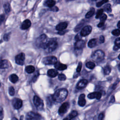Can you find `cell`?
I'll return each mask as SVG.
<instances>
[{
    "mask_svg": "<svg viewBox=\"0 0 120 120\" xmlns=\"http://www.w3.org/2000/svg\"><path fill=\"white\" fill-rule=\"evenodd\" d=\"M96 43H97V40L95 38H93L90 39L88 43V45L89 47L90 48H93L94 47H95L96 45Z\"/></svg>",
    "mask_w": 120,
    "mask_h": 120,
    "instance_id": "obj_25",
    "label": "cell"
},
{
    "mask_svg": "<svg viewBox=\"0 0 120 120\" xmlns=\"http://www.w3.org/2000/svg\"><path fill=\"white\" fill-rule=\"evenodd\" d=\"M114 43H115V45H116L120 47V40L119 38L116 39Z\"/></svg>",
    "mask_w": 120,
    "mask_h": 120,
    "instance_id": "obj_43",
    "label": "cell"
},
{
    "mask_svg": "<svg viewBox=\"0 0 120 120\" xmlns=\"http://www.w3.org/2000/svg\"><path fill=\"white\" fill-rule=\"evenodd\" d=\"M101 96H102V93L100 91L93 92L89 93L88 95V98L90 99L96 98L97 99H99L101 98Z\"/></svg>",
    "mask_w": 120,
    "mask_h": 120,
    "instance_id": "obj_13",
    "label": "cell"
},
{
    "mask_svg": "<svg viewBox=\"0 0 120 120\" xmlns=\"http://www.w3.org/2000/svg\"><path fill=\"white\" fill-rule=\"evenodd\" d=\"M47 105L49 106V105H51L52 104V102L53 101H54L52 98V97H47Z\"/></svg>",
    "mask_w": 120,
    "mask_h": 120,
    "instance_id": "obj_35",
    "label": "cell"
},
{
    "mask_svg": "<svg viewBox=\"0 0 120 120\" xmlns=\"http://www.w3.org/2000/svg\"><path fill=\"white\" fill-rule=\"evenodd\" d=\"M115 101V98H114V97L113 96H112L111 98V99L110 100V103H113Z\"/></svg>",
    "mask_w": 120,
    "mask_h": 120,
    "instance_id": "obj_50",
    "label": "cell"
},
{
    "mask_svg": "<svg viewBox=\"0 0 120 120\" xmlns=\"http://www.w3.org/2000/svg\"><path fill=\"white\" fill-rule=\"evenodd\" d=\"M85 95L84 94H81L78 98V104L80 106H84L86 104V100L85 99Z\"/></svg>",
    "mask_w": 120,
    "mask_h": 120,
    "instance_id": "obj_18",
    "label": "cell"
},
{
    "mask_svg": "<svg viewBox=\"0 0 120 120\" xmlns=\"http://www.w3.org/2000/svg\"><path fill=\"white\" fill-rule=\"evenodd\" d=\"M10 66V62L7 60L0 59V68H7Z\"/></svg>",
    "mask_w": 120,
    "mask_h": 120,
    "instance_id": "obj_15",
    "label": "cell"
},
{
    "mask_svg": "<svg viewBox=\"0 0 120 120\" xmlns=\"http://www.w3.org/2000/svg\"><path fill=\"white\" fill-rule=\"evenodd\" d=\"M12 119H15V120H17V119H16V118H13Z\"/></svg>",
    "mask_w": 120,
    "mask_h": 120,
    "instance_id": "obj_56",
    "label": "cell"
},
{
    "mask_svg": "<svg viewBox=\"0 0 120 120\" xmlns=\"http://www.w3.org/2000/svg\"><path fill=\"white\" fill-rule=\"evenodd\" d=\"M120 47H119L118 46H117V45H114V46H113V50H114V51H116V50H119V49H120Z\"/></svg>",
    "mask_w": 120,
    "mask_h": 120,
    "instance_id": "obj_51",
    "label": "cell"
},
{
    "mask_svg": "<svg viewBox=\"0 0 120 120\" xmlns=\"http://www.w3.org/2000/svg\"><path fill=\"white\" fill-rule=\"evenodd\" d=\"M5 15L4 14H1L0 15V25L2 24V23L3 22V21L5 20Z\"/></svg>",
    "mask_w": 120,
    "mask_h": 120,
    "instance_id": "obj_42",
    "label": "cell"
},
{
    "mask_svg": "<svg viewBox=\"0 0 120 120\" xmlns=\"http://www.w3.org/2000/svg\"><path fill=\"white\" fill-rule=\"evenodd\" d=\"M58 74V72L57 70L54 69H51L48 70L47 71V75L52 78L55 77Z\"/></svg>",
    "mask_w": 120,
    "mask_h": 120,
    "instance_id": "obj_21",
    "label": "cell"
},
{
    "mask_svg": "<svg viewBox=\"0 0 120 120\" xmlns=\"http://www.w3.org/2000/svg\"><path fill=\"white\" fill-rule=\"evenodd\" d=\"M3 118V113L2 112V108L0 109V120H2Z\"/></svg>",
    "mask_w": 120,
    "mask_h": 120,
    "instance_id": "obj_48",
    "label": "cell"
},
{
    "mask_svg": "<svg viewBox=\"0 0 120 120\" xmlns=\"http://www.w3.org/2000/svg\"><path fill=\"white\" fill-rule=\"evenodd\" d=\"M118 59L120 60V55H119V56H118Z\"/></svg>",
    "mask_w": 120,
    "mask_h": 120,
    "instance_id": "obj_57",
    "label": "cell"
},
{
    "mask_svg": "<svg viewBox=\"0 0 120 120\" xmlns=\"http://www.w3.org/2000/svg\"><path fill=\"white\" fill-rule=\"evenodd\" d=\"M109 0H102L101 1L96 3V6L97 7H100L102 6L103 4L107 3Z\"/></svg>",
    "mask_w": 120,
    "mask_h": 120,
    "instance_id": "obj_32",
    "label": "cell"
},
{
    "mask_svg": "<svg viewBox=\"0 0 120 120\" xmlns=\"http://www.w3.org/2000/svg\"><path fill=\"white\" fill-rule=\"evenodd\" d=\"M105 53L101 50L95 51L92 55L91 58L92 60L96 62H100L103 60L105 58Z\"/></svg>",
    "mask_w": 120,
    "mask_h": 120,
    "instance_id": "obj_4",
    "label": "cell"
},
{
    "mask_svg": "<svg viewBox=\"0 0 120 120\" xmlns=\"http://www.w3.org/2000/svg\"><path fill=\"white\" fill-rule=\"evenodd\" d=\"M86 66L87 68H88L89 69H93L95 67V64L94 62H91V61H89V62H87L86 63Z\"/></svg>",
    "mask_w": 120,
    "mask_h": 120,
    "instance_id": "obj_29",
    "label": "cell"
},
{
    "mask_svg": "<svg viewBox=\"0 0 120 120\" xmlns=\"http://www.w3.org/2000/svg\"><path fill=\"white\" fill-rule=\"evenodd\" d=\"M104 12V9H100L98 10L97 13L96 15V18L98 19L100 17V16Z\"/></svg>",
    "mask_w": 120,
    "mask_h": 120,
    "instance_id": "obj_34",
    "label": "cell"
},
{
    "mask_svg": "<svg viewBox=\"0 0 120 120\" xmlns=\"http://www.w3.org/2000/svg\"><path fill=\"white\" fill-rule=\"evenodd\" d=\"M100 22L98 24V28H101L103 27L105 24V22L107 19V15L105 14H102L100 16Z\"/></svg>",
    "mask_w": 120,
    "mask_h": 120,
    "instance_id": "obj_19",
    "label": "cell"
},
{
    "mask_svg": "<svg viewBox=\"0 0 120 120\" xmlns=\"http://www.w3.org/2000/svg\"><path fill=\"white\" fill-rule=\"evenodd\" d=\"M68 23L66 22H61L57 25L56 26V29L58 31H60L66 29Z\"/></svg>",
    "mask_w": 120,
    "mask_h": 120,
    "instance_id": "obj_20",
    "label": "cell"
},
{
    "mask_svg": "<svg viewBox=\"0 0 120 120\" xmlns=\"http://www.w3.org/2000/svg\"><path fill=\"white\" fill-rule=\"evenodd\" d=\"M78 114V113H77V112L76 111H72L68 115V120H70V119H72L75 117Z\"/></svg>",
    "mask_w": 120,
    "mask_h": 120,
    "instance_id": "obj_28",
    "label": "cell"
},
{
    "mask_svg": "<svg viewBox=\"0 0 120 120\" xmlns=\"http://www.w3.org/2000/svg\"><path fill=\"white\" fill-rule=\"evenodd\" d=\"M0 85H1V84H0Z\"/></svg>",
    "mask_w": 120,
    "mask_h": 120,
    "instance_id": "obj_59",
    "label": "cell"
},
{
    "mask_svg": "<svg viewBox=\"0 0 120 120\" xmlns=\"http://www.w3.org/2000/svg\"><path fill=\"white\" fill-rule=\"evenodd\" d=\"M12 104L13 107L15 109H20L22 105V100L18 98H15L12 101Z\"/></svg>",
    "mask_w": 120,
    "mask_h": 120,
    "instance_id": "obj_10",
    "label": "cell"
},
{
    "mask_svg": "<svg viewBox=\"0 0 120 120\" xmlns=\"http://www.w3.org/2000/svg\"><path fill=\"white\" fill-rule=\"evenodd\" d=\"M25 54L23 52H21L16 55L15 60L16 64L19 65H23L24 63Z\"/></svg>",
    "mask_w": 120,
    "mask_h": 120,
    "instance_id": "obj_7",
    "label": "cell"
},
{
    "mask_svg": "<svg viewBox=\"0 0 120 120\" xmlns=\"http://www.w3.org/2000/svg\"><path fill=\"white\" fill-rule=\"evenodd\" d=\"M112 35H113L114 36H119L120 35V30L118 29H115V30H113L112 31Z\"/></svg>",
    "mask_w": 120,
    "mask_h": 120,
    "instance_id": "obj_36",
    "label": "cell"
},
{
    "mask_svg": "<svg viewBox=\"0 0 120 120\" xmlns=\"http://www.w3.org/2000/svg\"><path fill=\"white\" fill-rule=\"evenodd\" d=\"M118 68H119V70H120V64H119V66H118Z\"/></svg>",
    "mask_w": 120,
    "mask_h": 120,
    "instance_id": "obj_55",
    "label": "cell"
},
{
    "mask_svg": "<svg viewBox=\"0 0 120 120\" xmlns=\"http://www.w3.org/2000/svg\"><path fill=\"white\" fill-rule=\"evenodd\" d=\"M31 26V22L29 19L25 20L21 25V29L22 30H26Z\"/></svg>",
    "mask_w": 120,
    "mask_h": 120,
    "instance_id": "obj_16",
    "label": "cell"
},
{
    "mask_svg": "<svg viewBox=\"0 0 120 120\" xmlns=\"http://www.w3.org/2000/svg\"><path fill=\"white\" fill-rule=\"evenodd\" d=\"M85 43L84 40L80 39L75 43L74 47L75 50H82V49L85 46Z\"/></svg>",
    "mask_w": 120,
    "mask_h": 120,
    "instance_id": "obj_11",
    "label": "cell"
},
{
    "mask_svg": "<svg viewBox=\"0 0 120 120\" xmlns=\"http://www.w3.org/2000/svg\"><path fill=\"white\" fill-rule=\"evenodd\" d=\"M9 79L10 81V82H11L12 83H15L19 79L18 76L15 75V74H12L9 77Z\"/></svg>",
    "mask_w": 120,
    "mask_h": 120,
    "instance_id": "obj_23",
    "label": "cell"
},
{
    "mask_svg": "<svg viewBox=\"0 0 120 120\" xmlns=\"http://www.w3.org/2000/svg\"><path fill=\"white\" fill-rule=\"evenodd\" d=\"M33 102L36 108L39 110L43 109L44 106V103L43 100L40 98L38 96L35 95L33 98Z\"/></svg>",
    "mask_w": 120,
    "mask_h": 120,
    "instance_id": "obj_6",
    "label": "cell"
},
{
    "mask_svg": "<svg viewBox=\"0 0 120 120\" xmlns=\"http://www.w3.org/2000/svg\"><path fill=\"white\" fill-rule=\"evenodd\" d=\"M91 0V1H96V0Z\"/></svg>",
    "mask_w": 120,
    "mask_h": 120,
    "instance_id": "obj_58",
    "label": "cell"
},
{
    "mask_svg": "<svg viewBox=\"0 0 120 120\" xmlns=\"http://www.w3.org/2000/svg\"><path fill=\"white\" fill-rule=\"evenodd\" d=\"M68 95V91L66 89H60L57 90L52 96L54 101L61 102L64 101Z\"/></svg>",
    "mask_w": 120,
    "mask_h": 120,
    "instance_id": "obj_1",
    "label": "cell"
},
{
    "mask_svg": "<svg viewBox=\"0 0 120 120\" xmlns=\"http://www.w3.org/2000/svg\"><path fill=\"white\" fill-rule=\"evenodd\" d=\"M42 62L45 65H54L57 62V59L53 56H47L42 59Z\"/></svg>",
    "mask_w": 120,
    "mask_h": 120,
    "instance_id": "obj_5",
    "label": "cell"
},
{
    "mask_svg": "<svg viewBox=\"0 0 120 120\" xmlns=\"http://www.w3.org/2000/svg\"><path fill=\"white\" fill-rule=\"evenodd\" d=\"M58 78L60 81H65L66 79V76L64 74H60L58 75Z\"/></svg>",
    "mask_w": 120,
    "mask_h": 120,
    "instance_id": "obj_37",
    "label": "cell"
},
{
    "mask_svg": "<svg viewBox=\"0 0 120 120\" xmlns=\"http://www.w3.org/2000/svg\"><path fill=\"white\" fill-rule=\"evenodd\" d=\"M104 117V114L102 113H100V114L99 115L98 119L99 120H102V119H103Z\"/></svg>",
    "mask_w": 120,
    "mask_h": 120,
    "instance_id": "obj_49",
    "label": "cell"
},
{
    "mask_svg": "<svg viewBox=\"0 0 120 120\" xmlns=\"http://www.w3.org/2000/svg\"><path fill=\"white\" fill-rule=\"evenodd\" d=\"M54 68L59 70H64L67 69V65L62 64L60 62H57L54 64Z\"/></svg>",
    "mask_w": 120,
    "mask_h": 120,
    "instance_id": "obj_17",
    "label": "cell"
},
{
    "mask_svg": "<svg viewBox=\"0 0 120 120\" xmlns=\"http://www.w3.org/2000/svg\"><path fill=\"white\" fill-rule=\"evenodd\" d=\"M69 106V104L68 102L64 103L59 108V113L60 114H64L65 113L68 111Z\"/></svg>",
    "mask_w": 120,
    "mask_h": 120,
    "instance_id": "obj_12",
    "label": "cell"
},
{
    "mask_svg": "<svg viewBox=\"0 0 120 120\" xmlns=\"http://www.w3.org/2000/svg\"><path fill=\"white\" fill-rule=\"evenodd\" d=\"M8 92L10 96H14L15 93V90L13 87L11 86L8 89Z\"/></svg>",
    "mask_w": 120,
    "mask_h": 120,
    "instance_id": "obj_33",
    "label": "cell"
},
{
    "mask_svg": "<svg viewBox=\"0 0 120 120\" xmlns=\"http://www.w3.org/2000/svg\"><path fill=\"white\" fill-rule=\"evenodd\" d=\"M72 0H66V1H72Z\"/></svg>",
    "mask_w": 120,
    "mask_h": 120,
    "instance_id": "obj_53",
    "label": "cell"
},
{
    "mask_svg": "<svg viewBox=\"0 0 120 120\" xmlns=\"http://www.w3.org/2000/svg\"><path fill=\"white\" fill-rule=\"evenodd\" d=\"M92 30V27L90 25L84 27L80 32V35L82 37H85L90 33Z\"/></svg>",
    "mask_w": 120,
    "mask_h": 120,
    "instance_id": "obj_9",
    "label": "cell"
},
{
    "mask_svg": "<svg viewBox=\"0 0 120 120\" xmlns=\"http://www.w3.org/2000/svg\"><path fill=\"white\" fill-rule=\"evenodd\" d=\"M117 27H118V28H120V21H119L118 23H117Z\"/></svg>",
    "mask_w": 120,
    "mask_h": 120,
    "instance_id": "obj_52",
    "label": "cell"
},
{
    "mask_svg": "<svg viewBox=\"0 0 120 120\" xmlns=\"http://www.w3.org/2000/svg\"><path fill=\"white\" fill-rule=\"evenodd\" d=\"M25 71L28 74H31L34 72L35 71V68L34 66L32 65L27 66L25 68Z\"/></svg>",
    "mask_w": 120,
    "mask_h": 120,
    "instance_id": "obj_24",
    "label": "cell"
},
{
    "mask_svg": "<svg viewBox=\"0 0 120 120\" xmlns=\"http://www.w3.org/2000/svg\"><path fill=\"white\" fill-rule=\"evenodd\" d=\"M82 63L81 62H79L78 63V65L77 66V67L76 68V72H78L79 73L81 71V68H82Z\"/></svg>",
    "mask_w": 120,
    "mask_h": 120,
    "instance_id": "obj_40",
    "label": "cell"
},
{
    "mask_svg": "<svg viewBox=\"0 0 120 120\" xmlns=\"http://www.w3.org/2000/svg\"><path fill=\"white\" fill-rule=\"evenodd\" d=\"M3 8H4L5 12L6 14H8V13L10 12L11 10V8L10 4L8 2L5 3L3 5Z\"/></svg>",
    "mask_w": 120,
    "mask_h": 120,
    "instance_id": "obj_27",
    "label": "cell"
},
{
    "mask_svg": "<svg viewBox=\"0 0 120 120\" xmlns=\"http://www.w3.org/2000/svg\"><path fill=\"white\" fill-rule=\"evenodd\" d=\"M95 13V9L93 8H90L89 11L87 12V13L85 15V17L86 18H89L92 16Z\"/></svg>",
    "mask_w": 120,
    "mask_h": 120,
    "instance_id": "obj_26",
    "label": "cell"
},
{
    "mask_svg": "<svg viewBox=\"0 0 120 120\" xmlns=\"http://www.w3.org/2000/svg\"><path fill=\"white\" fill-rule=\"evenodd\" d=\"M81 37H82V36H81L80 34H77V35L75 36V40L76 41H77V40H78L81 39Z\"/></svg>",
    "mask_w": 120,
    "mask_h": 120,
    "instance_id": "obj_45",
    "label": "cell"
},
{
    "mask_svg": "<svg viewBox=\"0 0 120 120\" xmlns=\"http://www.w3.org/2000/svg\"><path fill=\"white\" fill-rule=\"evenodd\" d=\"M56 2L54 0H45L44 2V5L45 6L51 8L55 5Z\"/></svg>",
    "mask_w": 120,
    "mask_h": 120,
    "instance_id": "obj_22",
    "label": "cell"
},
{
    "mask_svg": "<svg viewBox=\"0 0 120 120\" xmlns=\"http://www.w3.org/2000/svg\"><path fill=\"white\" fill-rule=\"evenodd\" d=\"M48 40V39L46 35L43 34L38 38L36 40V44L38 47L45 49Z\"/></svg>",
    "mask_w": 120,
    "mask_h": 120,
    "instance_id": "obj_2",
    "label": "cell"
},
{
    "mask_svg": "<svg viewBox=\"0 0 120 120\" xmlns=\"http://www.w3.org/2000/svg\"><path fill=\"white\" fill-rule=\"evenodd\" d=\"M67 32V30H60V31H59V32H58V33L59 34V35H64L65 34V33H66Z\"/></svg>",
    "mask_w": 120,
    "mask_h": 120,
    "instance_id": "obj_46",
    "label": "cell"
},
{
    "mask_svg": "<svg viewBox=\"0 0 120 120\" xmlns=\"http://www.w3.org/2000/svg\"><path fill=\"white\" fill-rule=\"evenodd\" d=\"M105 41V38L103 36H101L99 38V42L100 43H103Z\"/></svg>",
    "mask_w": 120,
    "mask_h": 120,
    "instance_id": "obj_47",
    "label": "cell"
},
{
    "mask_svg": "<svg viewBox=\"0 0 120 120\" xmlns=\"http://www.w3.org/2000/svg\"><path fill=\"white\" fill-rule=\"evenodd\" d=\"M38 75H39V74H38V73H37V74H36V75H34V76H33V79H32V81H33V82H35L37 80V78H38Z\"/></svg>",
    "mask_w": 120,
    "mask_h": 120,
    "instance_id": "obj_44",
    "label": "cell"
},
{
    "mask_svg": "<svg viewBox=\"0 0 120 120\" xmlns=\"http://www.w3.org/2000/svg\"><path fill=\"white\" fill-rule=\"evenodd\" d=\"M58 46V43L55 38H51L48 39L46 44L45 49L48 52H52L55 50Z\"/></svg>",
    "mask_w": 120,
    "mask_h": 120,
    "instance_id": "obj_3",
    "label": "cell"
},
{
    "mask_svg": "<svg viewBox=\"0 0 120 120\" xmlns=\"http://www.w3.org/2000/svg\"><path fill=\"white\" fill-rule=\"evenodd\" d=\"M104 10L107 13L111 12L112 11V8H111V5L110 4H106L104 6Z\"/></svg>",
    "mask_w": 120,
    "mask_h": 120,
    "instance_id": "obj_31",
    "label": "cell"
},
{
    "mask_svg": "<svg viewBox=\"0 0 120 120\" xmlns=\"http://www.w3.org/2000/svg\"><path fill=\"white\" fill-rule=\"evenodd\" d=\"M10 33H8L5 34L4 36H3L4 40L6 41H8L9 38H10Z\"/></svg>",
    "mask_w": 120,
    "mask_h": 120,
    "instance_id": "obj_38",
    "label": "cell"
},
{
    "mask_svg": "<svg viewBox=\"0 0 120 120\" xmlns=\"http://www.w3.org/2000/svg\"><path fill=\"white\" fill-rule=\"evenodd\" d=\"M84 22H81L79 24H78L75 27V31H78L80 29V28L83 25Z\"/></svg>",
    "mask_w": 120,
    "mask_h": 120,
    "instance_id": "obj_39",
    "label": "cell"
},
{
    "mask_svg": "<svg viewBox=\"0 0 120 120\" xmlns=\"http://www.w3.org/2000/svg\"><path fill=\"white\" fill-rule=\"evenodd\" d=\"M41 116L40 114L32 112H30L27 113L26 116V120H39L40 119Z\"/></svg>",
    "mask_w": 120,
    "mask_h": 120,
    "instance_id": "obj_8",
    "label": "cell"
},
{
    "mask_svg": "<svg viewBox=\"0 0 120 120\" xmlns=\"http://www.w3.org/2000/svg\"><path fill=\"white\" fill-rule=\"evenodd\" d=\"M111 71V68L109 66H106L104 68V73L105 75H109Z\"/></svg>",
    "mask_w": 120,
    "mask_h": 120,
    "instance_id": "obj_30",
    "label": "cell"
},
{
    "mask_svg": "<svg viewBox=\"0 0 120 120\" xmlns=\"http://www.w3.org/2000/svg\"><path fill=\"white\" fill-rule=\"evenodd\" d=\"M50 8V10L52 11L53 12H57L59 11V8L57 6H53Z\"/></svg>",
    "mask_w": 120,
    "mask_h": 120,
    "instance_id": "obj_41",
    "label": "cell"
},
{
    "mask_svg": "<svg viewBox=\"0 0 120 120\" xmlns=\"http://www.w3.org/2000/svg\"><path fill=\"white\" fill-rule=\"evenodd\" d=\"M23 118V116H21V117L20 118V120H22Z\"/></svg>",
    "mask_w": 120,
    "mask_h": 120,
    "instance_id": "obj_54",
    "label": "cell"
},
{
    "mask_svg": "<svg viewBox=\"0 0 120 120\" xmlns=\"http://www.w3.org/2000/svg\"><path fill=\"white\" fill-rule=\"evenodd\" d=\"M88 81L86 79H82L79 81L76 84V88L78 89H82L85 88L88 84Z\"/></svg>",
    "mask_w": 120,
    "mask_h": 120,
    "instance_id": "obj_14",
    "label": "cell"
}]
</instances>
